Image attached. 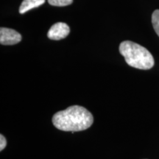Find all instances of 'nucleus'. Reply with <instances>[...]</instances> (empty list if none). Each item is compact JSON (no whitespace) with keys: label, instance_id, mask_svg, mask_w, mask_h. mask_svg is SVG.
<instances>
[{"label":"nucleus","instance_id":"obj_8","mask_svg":"<svg viewBox=\"0 0 159 159\" xmlns=\"http://www.w3.org/2000/svg\"><path fill=\"white\" fill-rule=\"evenodd\" d=\"M7 146V140L2 134L0 135V151H2Z\"/></svg>","mask_w":159,"mask_h":159},{"label":"nucleus","instance_id":"obj_3","mask_svg":"<svg viewBox=\"0 0 159 159\" xmlns=\"http://www.w3.org/2000/svg\"><path fill=\"white\" fill-rule=\"evenodd\" d=\"M69 33H70V28L66 24L57 22L54 24L49 30L47 37L51 40L59 41L68 36Z\"/></svg>","mask_w":159,"mask_h":159},{"label":"nucleus","instance_id":"obj_5","mask_svg":"<svg viewBox=\"0 0 159 159\" xmlns=\"http://www.w3.org/2000/svg\"><path fill=\"white\" fill-rule=\"evenodd\" d=\"M45 2V0H24L19 7V13L24 14L26 12L39 7Z\"/></svg>","mask_w":159,"mask_h":159},{"label":"nucleus","instance_id":"obj_1","mask_svg":"<svg viewBox=\"0 0 159 159\" xmlns=\"http://www.w3.org/2000/svg\"><path fill=\"white\" fill-rule=\"evenodd\" d=\"M52 122L58 130L74 133L90 128L94 122V117L86 108L72 105L55 114Z\"/></svg>","mask_w":159,"mask_h":159},{"label":"nucleus","instance_id":"obj_7","mask_svg":"<svg viewBox=\"0 0 159 159\" xmlns=\"http://www.w3.org/2000/svg\"><path fill=\"white\" fill-rule=\"evenodd\" d=\"M49 5L57 7H63L71 5L73 2V0H48Z\"/></svg>","mask_w":159,"mask_h":159},{"label":"nucleus","instance_id":"obj_2","mask_svg":"<svg viewBox=\"0 0 159 159\" xmlns=\"http://www.w3.org/2000/svg\"><path fill=\"white\" fill-rule=\"evenodd\" d=\"M119 52L131 67L148 70L155 64L153 56L145 47L130 41H122L119 45Z\"/></svg>","mask_w":159,"mask_h":159},{"label":"nucleus","instance_id":"obj_6","mask_svg":"<svg viewBox=\"0 0 159 159\" xmlns=\"http://www.w3.org/2000/svg\"><path fill=\"white\" fill-rule=\"evenodd\" d=\"M152 24L156 34L159 36V10H156L152 13Z\"/></svg>","mask_w":159,"mask_h":159},{"label":"nucleus","instance_id":"obj_4","mask_svg":"<svg viewBox=\"0 0 159 159\" xmlns=\"http://www.w3.org/2000/svg\"><path fill=\"white\" fill-rule=\"evenodd\" d=\"M21 35L13 29L1 27L0 29V43L2 45H14L21 41Z\"/></svg>","mask_w":159,"mask_h":159}]
</instances>
